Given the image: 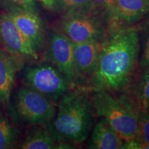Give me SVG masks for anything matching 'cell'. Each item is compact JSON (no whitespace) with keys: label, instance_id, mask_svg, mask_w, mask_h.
<instances>
[{"label":"cell","instance_id":"cell-2","mask_svg":"<svg viewBox=\"0 0 149 149\" xmlns=\"http://www.w3.org/2000/svg\"><path fill=\"white\" fill-rule=\"evenodd\" d=\"M97 117L90 92L70 89L57 102V112L46 128L57 142L77 145L88 139Z\"/></svg>","mask_w":149,"mask_h":149},{"label":"cell","instance_id":"cell-23","mask_svg":"<svg viewBox=\"0 0 149 149\" xmlns=\"http://www.w3.org/2000/svg\"><path fill=\"white\" fill-rule=\"evenodd\" d=\"M45 8L50 10H54L57 8V0H40Z\"/></svg>","mask_w":149,"mask_h":149},{"label":"cell","instance_id":"cell-3","mask_svg":"<svg viewBox=\"0 0 149 149\" xmlns=\"http://www.w3.org/2000/svg\"><path fill=\"white\" fill-rule=\"evenodd\" d=\"M90 94L97 117L105 119L125 141L136 139L140 111L125 94L117 96L106 90L90 91Z\"/></svg>","mask_w":149,"mask_h":149},{"label":"cell","instance_id":"cell-16","mask_svg":"<svg viewBox=\"0 0 149 149\" xmlns=\"http://www.w3.org/2000/svg\"><path fill=\"white\" fill-rule=\"evenodd\" d=\"M137 29L140 42L139 68H144L149 66V13L141 20Z\"/></svg>","mask_w":149,"mask_h":149},{"label":"cell","instance_id":"cell-11","mask_svg":"<svg viewBox=\"0 0 149 149\" xmlns=\"http://www.w3.org/2000/svg\"><path fill=\"white\" fill-rule=\"evenodd\" d=\"M149 13V0H115L111 24L133 25Z\"/></svg>","mask_w":149,"mask_h":149},{"label":"cell","instance_id":"cell-15","mask_svg":"<svg viewBox=\"0 0 149 149\" xmlns=\"http://www.w3.org/2000/svg\"><path fill=\"white\" fill-rule=\"evenodd\" d=\"M57 142L46 126H38L31 130L19 148L22 149L57 148Z\"/></svg>","mask_w":149,"mask_h":149},{"label":"cell","instance_id":"cell-19","mask_svg":"<svg viewBox=\"0 0 149 149\" xmlns=\"http://www.w3.org/2000/svg\"><path fill=\"white\" fill-rule=\"evenodd\" d=\"M134 140L149 143V112L140 111L137 135Z\"/></svg>","mask_w":149,"mask_h":149},{"label":"cell","instance_id":"cell-13","mask_svg":"<svg viewBox=\"0 0 149 149\" xmlns=\"http://www.w3.org/2000/svg\"><path fill=\"white\" fill-rule=\"evenodd\" d=\"M19 64V61L8 52L0 48V104L5 107L10 103L11 91Z\"/></svg>","mask_w":149,"mask_h":149},{"label":"cell","instance_id":"cell-22","mask_svg":"<svg viewBox=\"0 0 149 149\" xmlns=\"http://www.w3.org/2000/svg\"><path fill=\"white\" fill-rule=\"evenodd\" d=\"M122 149H149V143L135 140L124 141Z\"/></svg>","mask_w":149,"mask_h":149},{"label":"cell","instance_id":"cell-10","mask_svg":"<svg viewBox=\"0 0 149 149\" xmlns=\"http://www.w3.org/2000/svg\"><path fill=\"white\" fill-rule=\"evenodd\" d=\"M17 27L32 43L37 51L44 46V34L42 24L36 13L15 8L8 13Z\"/></svg>","mask_w":149,"mask_h":149},{"label":"cell","instance_id":"cell-5","mask_svg":"<svg viewBox=\"0 0 149 149\" xmlns=\"http://www.w3.org/2000/svg\"><path fill=\"white\" fill-rule=\"evenodd\" d=\"M24 81L26 87L37 91L55 103L72 88L60 71L54 65L48 63L26 67Z\"/></svg>","mask_w":149,"mask_h":149},{"label":"cell","instance_id":"cell-6","mask_svg":"<svg viewBox=\"0 0 149 149\" xmlns=\"http://www.w3.org/2000/svg\"><path fill=\"white\" fill-rule=\"evenodd\" d=\"M61 29L63 34L73 43L89 41H104L109 34V29L95 13H68L61 19Z\"/></svg>","mask_w":149,"mask_h":149},{"label":"cell","instance_id":"cell-4","mask_svg":"<svg viewBox=\"0 0 149 149\" xmlns=\"http://www.w3.org/2000/svg\"><path fill=\"white\" fill-rule=\"evenodd\" d=\"M7 107L15 122L27 126H46L57 112V103L26 86L17 91Z\"/></svg>","mask_w":149,"mask_h":149},{"label":"cell","instance_id":"cell-24","mask_svg":"<svg viewBox=\"0 0 149 149\" xmlns=\"http://www.w3.org/2000/svg\"><path fill=\"white\" fill-rule=\"evenodd\" d=\"M3 117V115H2V113H1V111H0V118H1V117Z\"/></svg>","mask_w":149,"mask_h":149},{"label":"cell","instance_id":"cell-20","mask_svg":"<svg viewBox=\"0 0 149 149\" xmlns=\"http://www.w3.org/2000/svg\"><path fill=\"white\" fill-rule=\"evenodd\" d=\"M97 8L104 10L109 17L110 20H112L114 10L115 0H93Z\"/></svg>","mask_w":149,"mask_h":149},{"label":"cell","instance_id":"cell-8","mask_svg":"<svg viewBox=\"0 0 149 149\" xmlns=\"http://www.w3.org/2000/svg\"><path fill=\"white\" fill-rule=\"evenodd\" d=\"M0 42L19 62L39 59L38 52L18 29L8 13L0 15Z\"/></svg>","mask_w":149,"mask_h":149},{"label":"cell","instance_id":"cell-17","mask_svg":"<svg viewBox=\"0 0 149 149\" xmlns=\"http://www.w3.org/2000/svg\"><path fill=\"white\" fill-rule=\"evenodd\" d=\"M58 6L66 13H95L97 10L93 0H57V8Z\"/></svg>","mask_w":149,"mask_h":149},{"label":"cell","instance_id":"cell-9","mask_svg":"<svg viewBox=\"0 0 149 149\" xmlns=\"http://www.w3.org/2000/svg\"><path fill=\"white\" fill-rule=\"evenodd\" d=\"M104 41L73 43L74 66L79 80V87L82 88L94 73Z\"/></svg>","mask_w":149,"mask_h":149},{"label":"cell","instance_id":"cell-14","mask_svg":"<svg viewBox=\"0 0 149 149\" xmlns=\"http://www.w3.org/2000/svg\"><path fill=\"white\" fill-rule=\"evenodd\" d=\"M125 94L139 111L149 112V66L139 68Z\"/></svg>","mask_w":149,"mask_h":149},{"label":"cell","instance_id":"cell-18","mask_svg":"<svg viewBox=\"0 0 149 149\" xmlns=\"http://www.w3.org/2000/svg\"><path fill=\"white\" fill-rule=\"evenodd\" d=\"M18 137L17 130L10 121L2 117L0 118V149L13 148Z\"/></svg>","mask_w":149,"mask_h":149},{"label":"cell","instance_id":"cell-12","mask_svg":"<svg viewBox=\"0 0 149 149\" xmlns=\"http://www.w3.org/2000/svg\"><path fill=\"white\" fill-rule=\"evenodd\" d=\"M100 118L91 131L87 148L122 149L125 140L109 125L105 119Z\"/></svg>","mask_w":149,"mask_h":149},{"label":"cell","instance_id":"cell-7","mask_svg":"<svg viewBox=\"0 0 149 149\" xmlns=\"http://www.w3.org/2000/svg\"><path fill=\"white\" fill-rule=\"evenodd\" d=\"M50 60L64 76L72 88L79 87V80L74 66L73 42L61 33L53 32L48 40Z\"/></svg>","mask_w":149,"mask_h":149},{"label":"cell","instance_id":"cell-1","mask_svg":"<svg viewBox=\"0 0 149 149\" xmlns=\"http://www.w3.org/2000/svg\"><path fill=\"white\" fill-rule=\"evenodd\" d=\"M140 42L137 26L111 24L94 73L84 90H106L122 94L128 90L139 68Z\"/></svg>","mask_w":149,"mask_h":149},{"label":"cell","instance_id":"cell-21","mask_svg":"<svg viewBox=\"0 0 149 149\" xmlns=\"http://www.w3.org/2000/svg\"><path fill=\"white\" fill-rule=\"evenodd\" d=\"M9 1L16 6L15 8H23L36 13L35 0H9Z\"/></svg>","mask_w":149,"mask_h":149}]
</instances>
